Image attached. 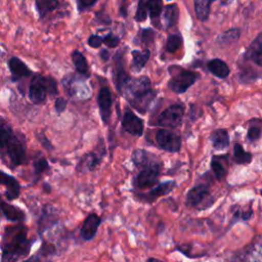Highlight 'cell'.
Wrapping results in <instances>:
<instances>
[{
	"label": "cell",
	"instance_id": "12",
	"mask_svg": "<svg viewBox=\"0 0 262 262\" xmlns=\"http://www.w3.org/2000/svg\"><path fill=\"white\" fill-rule=\"evenodd\" d=\"M123 129L131 135L141 136L143 133V122L133 112L127 110L122 119Z\"/></svg>",
	"mask_w": 262,
	"mask_h": 262
},
{
	"label": "cell",
	"instance_id": "19",
	"mask_svg": "<svg viewBox=\"0 0 262 262\" xmlns=\"http://www.w3.org/2000/svg\"><path fill=\"white\" fill-rule=\"evenodd\" d=\"M245 57L262 68V33L248 47Z\"/></svg>",
	"mask_w": 262,
	"mask_h": 262
},
{
	"label": "cell",
	"instance_id": "2",
	"mask_svg": "<svg viewBox=\"0 0 262 262\" xmlns=\"http://www.w3.org/2000/svg\"><path fill=\"white\" fill-rule=\"evenodd\" d=\"M150 86V80L145 76L130 79L125 86L126 98L138 112L145 113L156 97V93L151 90Z\"/></svg>",
	"mask_w": 262,
	"mask_h": 262
},
{
	"label": "cell",
	"instance_id": "6",
	"mask_svg": "<svg viewBox=\"0 0 262 262\" xmlns=\"http://www.w3.org/2000/svg\"><path fill=\"white\" fill-rule=\"evenodd\" d=\"M214 199L210 192L209 185L206 183H199L191 187L185 198L186 206L198 210H205L213 204Z\"/></svg>",
	"mask_w": 262,
	"mask_h": 262
},
{
	"label": "cell",
	"instance_id": "45",
	"mask_svg": "<svg viewBox=\"0 0 262 262\" xmlns=\"http://www.w3.org/2000/svg\"><path fill=\"white\" fill-rule=\"evenodd\" d=\"M23 262H41V261H40V258L38 255H33V256L29 257L28 259L24 260Z\"/></svg>",
	"mask_w": 262,
	"mask_h": 262
},
{
	"label": "cell",
	"instance_id": "17",
	"mask_svg": "<svg viewBox=\"0 0 262 262\" xmlns=\"http://www.w3.org/2000/svg\"><path fill=\"white\" fill-rule=\"evenodd\" d=\"M0 182L3 186L6 187V190L4 192V196L8 201H13L19 196L20 193V185L16 178L13 176L5 173L4 171H1L0 173Z\"/></svg>",
	"mask_w": 262,
	"mask_h": 262
},
{
	"label": "cell",
	"instance_id": "11",
	"mask_svg": "<svg viewBox=\"0 0 262 262\" xmlns=\"http://www.w3.org/2000/svg\"><path fill=\"white\" fill-rule=\"evenodd\" d=\"M114 61V83L118 91L121 92L122 89H124L127 83L130 81V77L124 68V58L121 51L117 52Z\"/></svg>",
	"mask_w": 262,
	"mask_h": 262
},
{
	"label": "cell",
	"instance_id": "41",
	"mask_svg": "<svg viewBox=\"0 0 262 262\" xmlns=\"http://www.w3.org/2000/svg\"><path fill=\"white\" fill-rule=\"evenodd\" d=\"M102 43H103V39L97 35H91L88 38V44L93 48H98Z\"/></svg>",
	"mask_w": 262,
	"mask_h": 262
},
{
	"label": "cell",
	"instance_id": "5",
	"mask_svg": "<svg viewBox=\"0 0 262 262\" xmlns=\"http://www.w3.org/2000/svg\"><path fill=\"white\" fill-rule=\"evenodd\" d=\"M161 163L152 160L142 168L133 178L132 184L135 189L152 188L158 184V178L161 172Z\"/></svg>",
	"mask_w": 262,
	"mask_h": 262
},
{
	"label": "cell",
	"instance_id": "18",
	"mask_svg": "<svg viewBox=\"0 0 262 262\" xmlns=\"http://www.w3.org/2000/svg\"><path fill=\"white\" fill-rule=\"evenodd\" d=\"M8 68L11 73L12 81L19 80L21 78H26L32 75L31 70L17 57H11L8 60Z\"/></svg>",
	"mask_w": 262,
	"mask_h": 262
},
{
	"label": "cell",
	"instance_id": "43",
	"mask_svg": "<svg viewBox=\"0 0 262 262\" xmlns=\"http://www.w3.org/2000/svg\"><path fill=\"white\" fill-rule=\"evenodd\" d=\"M37 137H38L39 141L42 143V145H43L45 148H47V149H52V145H51L50 142L45 138V136H44L43 134H39Z\"/></svg>",
	"mask_w": 262,
	"mask_h": 262
},
{
	"label": "cell",
	"instance_id": "37",
	"mask_svg": "<svg viewBox=\"0 0 262 262\" xmlns=\"http://www.w3.org/2000/svg\"><path fill=\"white\" fill-rule=\"evenodd\" d=\"M155 35H156V32L152 29H142L138 33V36H139L138 38L142 43L150 44L155 39Z\"/></svg>",
	"mask_w": 262,
	"mask_h": 262
},
{
	"label": "cell",
	"instance_id": "7",
	"mask_svg": "<svg viewBox=\"0 0 262 262\" xmlns=\"http://www.w3.org/2000/svg\"><path fill=\"white\" fill-rule=\"evenodd\" d=\"M198 73L177 67V71H173V77L170 79L168 86L172 91L180 94L185 92L198 80Z\"/></svg>",
	"mask_w": 262,
	"mask_h": 262
},
{
	"label": "cell",
	"instance_id": "27",
	"mask_svg": "<svg viewBox=\"0 0 262 262\" xmlns=\"http://www.w3.org/2000/svg\"><path fill=\"white\" fill-rule=\"evenodd\" d=\"M72 59H73V63L75 66V68L79 74L89 76V66L87 63L85 56L79 50L73 51Z\"/></svg>",
	"mask_w": 262,
	"mask_h": 262
},
{
	"label": "cell",
	"instance_id": "13",
	"mask_svg": "<svg viewBox=\"0 0 262 262\" xmlns=\"http://www.w3.org/2000/svg\"><path fill=\"white\" fill-rule=\"evenodd\" d=\"M58 213L57 210L52 205H45L42 209L41 216L38 221V231L39 233H43L45 230L51 228L53 225L57 223Z\"/></svg>",
	"mask_w": 262,
	"mask_h": 262
},
{
	"label": "cell",
	"instance_id": "32",
	"mask_svg": "<svg viewBox=\"0 0 262 262\" xmlns=\"http://www.w3.org/2000/svg\"><path fill=\"white\" fill-rule=\"evenodd\" d=\"M147 5L151 19L158 18L163 12V0H147Z\"/></svg>",
	"mask_w": 262,
	"mask_h": 262
},
{
	"label": "cell",
	"instance_id": "35",
	"mask_svg": "<svg viewBox=\"0 0 262 262\" xmlns=\"http://www.w3.org/2000/svg\"><path fill=\"white\" fill-rule=\"evenodd\" d=\"M33 168H34V174L36 176H39L49 169V164L44 157H40L34 161Z\"/></svg>",
	"mask_w": 262,
	"mask_h": 262
},
{
	"label": "cell",
	"instance_id": "40",
	"mask_svg": "<svg viewBox=\"0 0 262 262\" xmlns=\"http://www.w3.org/2000/svg\"><path fill=\"white\" fill-rule=\"evenodd\" d=\"M98 0H78V9L79 11H84L92 7Z\"/></svg>",
	"mask_w": 262,
	"mask_h": 262
},
{
	"label": "cell",
	"instance_id": "39",
	"mask_svg": "<svg viewBox=\"0 0 262 262\" xmlns=\"http://www.w3.org/2000/svg\"><path fill=\"white\" fill-rule=\"evenodd\" d=\"M40 252L43 256H48V255H53L56 252V249L54 245L49 244L47 242H43L40 248Z\"/></svg>",
	"mask_w": 262,
	"mask_h": 262
},
{
	"label": "cell",
	"instance_id": "38",
	"mask_svg": "<svg viewBox=\"0 0 262 262\" xmlns=\"http://www.w3.org/2000/svg\"><path fill=\"white\" fill-rule=\"evenodd\" d=\"M103 43H105L108 47L114 48V47H116V46L119 45L120 39H119V37H117V36L114 35L113 33H108L107 35L104 36V38H103Z\"/></svg>",
	"mask_w": 262,
	"mask_h": 262
},
{
	"label": "cell",
	"instance_id": "1",
	"mask_svg": "<svg viewBox=\"0 0 262 262\" xmlns=\"http://www.w3.org/2000/svg\"><path fill=\"white\" fill-rule=\"evenodd\" d=\"M32 241L28 237V227L24 224L6 226L2 236L1 262H17L31 251Z\"/></svg>",
	"mask_w": 262,
	"mask_h": 262
},
{
	"label": "cell",
	"instance_id": "4",
	"mask_svg": "<svg viewBox=\"0 0 262 262\" xmlns=\"http://www.w3.org/2000/svg\"><path fill=\"white\" fill-rule=\"evenodd\" d=\"M57 94L56 82L52 77H44L41 75H35L32 78L29 87V98L35 103L39 104L46 98V94Z\"/></svg>",
	"mask_w": 262,
	"mask_h": 262
},
{
	"label": "cell",
	"instance_id": "24",
	"mask_svg": "<svg viewBox=\"0 0 262 262\" xmlns=\"http://www.w3.org/2000/svg\"><path fill=\"white\" fill-rule=\"evenodd\" d=\"M149 55H150V52L147 49H144L142 51L133 50L132 51V64H131L132 71L135 73L140 72L144 68L146 61L148 60Z\"/></svg>",
	"mask_w": 262,
	"mask_h": 262
},
{
	"label": "cell",
	"instance_id": "47",
	"mask_svg": "<svg viewBox=\"0 0 262 262\" xmlns=\"http://www.w3.org/2000/svg\"><path fill=\"white\" fill-rule=\"evenodd\" d=\"M43 187H44L45 191H47V192H50V191H51V189H50V185H48L47 183H44V184H43Z\"/></svg>",
	"mask_w": 262,
	"mask_h": 262
},
{
	"label": "cell",
	"instance_id": "49",
	"mask_svg": "<svg viewBox=\"0 0 262 262\" xmlns=\"http://www.w3.org/2000/svg\"><path fill=\"white\" fill-rule=\"evenodd\" d=\"M123 1H124V2H125V1H127V0H123Z\"/></svg>",
	"mask_w": 262,
	"mask_h": 262
},
{
	"label": "cell",
	"instance_id": "3",
	"mask_svg": "<svg viewBox=\"0 0 262 262\" xmlns=\"http://www.w3.org/2000/svg\"><path fill=\"white\" fill-rule=\"evenodd\" d=\"M0 146L2 151L6 152L12 166H19L26 162L27 156L24 142L12 132L11 128L4 121L1 122L0 128Z\"/></svg>",
	"mask_w": 262,
	"mask_h": 262
},
{
	"label": "cell",
	"instance_id": "21",
	"mask_svg": "<svg viewBox=\"0 0 262 262\" xmlns=\"http://www.w3.org/2000/svg\"><path fill=\"white\" fill-rule=\"evenodd\" d=\"M210 140L215 149L222 150L229 144V135L225 129H216L211 133Z\"/></svg>",
	"mask_w": 262,
	"mask_h": 262
},
{
	"label": "cell",
	"instance_id": "23",
	"mask_svg": "<svg viewBox=\"0 0 262 262\" xmlns=\"http://www.w3.org/2000/svg\"><path fill=\"white\" fill-rule=\"evenodd\" d=\"M178 16H179V10H178V6L175 3L166 5L163 10L164 27L166 29L173 27L177 23Z\"/></svg>",
	"mask_w": 262,
	"mask_h": 262
},
{
	"label": "cell",
	"instance_id": "8",
	"mask_svg": "<svg viewBox=\"0 0 262 262\" xmlns=\"http://www.w3.org/2000/svg\"><path fill=\"white\" fill-rule=\"evenodd\" d=\"M183 116L184 106L179 103L172 104L160 114L158 118V125L167 128H176L181 124Z\"/></svg>",
	"mask_w": 262,
	"mask_h": 262
},
{
	"label": "cell",
	"instance_id": "22",
	"mask_svg": "<svg viewBox=\"0 0 262 262\" xmlns=\"http://www.w3.org/2000/svg\"><path fill=\"white\" fill-rule=\"evenodd\" d=\"M207 67H208V70L210 71V73H212L214 76H216L217 78H220V79L226 78L230 73V70H229L228 66L225 63V61H223L222 59H219V58L211 59L208 62Z\"/></svg>",
	"mask_w": 262,
	"mask_h": 262
},
{
	"label": "cell",
	"instance_id": "16",
	"mask_svg": "<svg viewBox=\"0 0 262 262\" xmlns=\"http://www.w3.org/2000/svg\"><path fill=\"white\" fill-rule=\"evenodd\" d=\"M104 155V149H97L91 152L86 154L81 158L77 165V170L80 172L93 171L101 162V159Z\"/></svg>",
	"mask_w": 262,
	"mask_h": 262
},
{
	"label": "cell",
	"instance_id": "36",
	"mask_svg": "<svg viewBox=\"0 0 262 262\" xmlns=\"http://www.w3.org/2000/svg\"><path fill=\"white\" fill-rule=\"evenodd\" d=\"M147 0H138V5H137V10L135 13V19L137 21H143L147 17Z\"/></svg>",
	"mask_w": 262,
	"mask_h": 262
},
{
	"label": "cell",
	"instance_id": "33",
	"mask_svg": "<svg viewBox=\"0 0 262 262\" xmlns=\"http://www.w3.org/2000/svg\"><path fill=\"white\" fill-rule=\"evenodd\" d=\"M256 124H254L252 122V125L249 127L248 132H247V137L251 142H255L258 139H260L261 135H262V127L260 125H258V121L257 120H253Z\"/></svg>",
	"mask_w": 262,
	"mask_h": 262
},
{
	"label": "cell",
	"instance_id": "44",
	"mask_svg": "<svg viewBox=\"0 0 262 262\" xmlns=\"http://www.w3.org/2000/svg\"><path fill=\"white\" fill-rule=\"evenodd\" d=\"M100 55V58L103 60V61H107L108 58H110V52L106 50V49H102L99 53Z\"/></svg>",
	"mask_w": 262,
	"mask_h": 262
},
{
	"label": "cell",
	"instance_id": "46",
	"mask_svg": "<svg viewBox=\"0 0 262 262\" xmlns=\"http://www.w3.org/2000/svg\"><path fill=\"white\" fill-rule=\"evenodd\" d=\"M146 262H165V261H163V260H160V259H158V258H154V257H150V258H148V259L146 260Z\"/></svg>",
	"mask_w": 262,
	"mask_h": 262
},
{
	"label": "cell",
	"instance_id": "42",
	"mask_svg": "<svg viewBox=\"0 0 262 262\" xmlns=\"http://www.w3.org/2000/svg\"><path fill=\"white\" fill-rule=\"evenodd\" d=\"M54 106H55L56 112H57L58 114H61V113L64 111L66 106H67V100H66L64 98H62V97H58V98H56V100H55Z\"/></svg>",
	"mask_w": 262,
	"mask_h": 262
},
{
	"label": "cell",
	"instance_id": "26",
	"mask_svg": "<svg viewBox=\"0 0 262 262\" xmlns=\"http://www.w3.org/2000/svg\"><path fill=\"white\" fill-rule=\"evenodd\" d=\"M214 1L215 0H194V11L196 17L200 20H207L210 14L211 3Z\"/></svg>",
	"mask_w": 262,
	"mask_h": 262
},
{
	"label": "cell",
	"instance_id": "15",
	"mask_svg": "<svg viewBox=\"0 0 262 262\" xmlns=\"http://www.w3.org/2000/svg\"><path fill=\"white\" fill-rule=\"evenodd\" d=\"M97 103L99 107V114L103 123H107L111 117L112 103H113L112 93L107 87L103 86L99 89L98 96H97Z\"/></svg>",
	"mask_w": 262,
	"mask_h": 262
},
{
	"label": "cell",
	"instance_id": "31",
	"mask_svg": "<svg viewBox=\"0 0 262 262\" xmlns=\"http://www.w3.org/2000/svg\"><path fill=\"white\" fill-rule=\"evenodd\" d=\"M131 160L133 162V164L138 167V168H142L143 166H145L146 164H148L150 161H152L150 159V156L148 152H146L143 149H136L131 157Z\"/></svg>",
	"mask_w": 262,
	"mask_h": 262
},
{
	"label": "cell",
	"instance_id": "9",
	"mask_svg": "<svg viewBox=\"0 0 262 262\" xmlns=\"http://www.w3.org/2000/svg\"><path fill=\"white\" fill-rule=\"evenodd\" d=\"M158 146L169 152H177L181 148V138L167 129H160L155 136Z\"/></svg>",
	"mask_w": 262,
	"mask_h": 262
},
{
	"label": "cell",
	"instance_id": "20",
	"mask_svg": "<svg viewBox=\"0 0 262 262\" xmlns=\"http://www.w3.org/2000/svg\"><path fill=\"white\" fill-rule=\"evenodd\" d=\"M1 210L3 216L11 222H21L26 219V213L18 207L6 203L4 200L1 201Z\"/></svg>",
	"mask_w": 262,
	"mask_h": 262
},
{
	"label": "cell",
	"instance_id": "10",
	"mask_svg": "<svg viewBox=\"0 0 262 262\" xmlns=\"http://www.w3.org/2000/svg\"><path fill=\"white\" fill-rule=\"evenodd\" d=\"M175 186H176V183L174 180H168L165 182L158 183L156 186L150 188L147 192L135 193V196L137 198L138 201H140L142 203L151 204L158 198L164 196V195H167L168 193H170L174 189Z\"/></svg>",
	"mask_w": 262,
	"mask_h": 262
},
{
	"label": "cell",
	"instance_id": "25",
	"mask_svg": "<svg viewBox=\"0 0 262 262\" xmlns=\"http://www.w3.org/2000/svg\"><path fill=\"white\" fill-rule=\"evenodd\" d=\"M226 157L224 156H214L211 160V169L218 180L223 179L227 174V168L224 165Z\"/></svg>",
	"mask_w": 262,
	"mask_h": 262
},
{
	"label": "cell",
	"instance_id": "48",
	"mask_svg": "<svg viewBox=\"0 0 262 262\" xmlns=\"http://www.w3.org/2000/svg\"><path fill=\"white\" fill-rule=\"evenodd\" d=\"M221 1H222V3H223V4H225V3H227V2H228V1H230V0H221Z\"/></svg>",
	"mask_w": 262,
	"mask_h": 262
},
{
	"label": "cell",
	"instance_id": "28",
	"mask_svg": "<svg viewBox=\"0 0 262 262\" xmlns=\"http://www.w3.org/2000/svg\"><path fill=\"white\" fill-rule=\"evenodd\" d=\"M239 35H241V31L238 29L231 28V29L223 32L221 35H219L217 37L216 42L219 45H229V44L234 43L239 38Z\"/></svg>",
	"mask_w": 262,
	"mask_h": 262
},
{
	"label": "cell",
	"instance_id": "34",
	"mask_svg": "<svg viewBox=\"0 0 262 262\" xmlns=\"http://www.w3.org/2000/svg\"><path fill=\"white\" fill-rule=\"evenodd\" d=\"M182 44V38L180 35H170L167 39V44H166V49L167 51L173 53L177 51Z\"/></svg>",
	"mask_w": 262,
	"mask_h": 262
},
{
	"label": "cell",
	"instance_id": "30",
	"mask_svg": "<svg viewBox=\"0 0 262 262\" xmlns=\"http://www.w3.org/2000/svg\"><path fill=\"white\" fill-rule=\"evenodd\" d=\"M35 3L40 17H44L48 12L58 7V0H35Z\"/></svg>",
	"mask_w": 262,
	"mask_h": 262
},
{
	"label": "cell",
	"instance_id": "29",
	"mask_svg": "<svg viewBox=\"0 0 262 262\" xmlns=\"http://www.w3.org/2000/svg\"><path fill=\"white\" fill-rule=\"evenodd\" d=\"M252 154L246 151L242 144L235 143L233 146V161L236 164H249L252 162Z\"/></svg>",
	"mask_w": 262,
	"mask_h": 262
},
{
	"label": "cell",
	"instance_id": "14",
	"mask_svg": "<svg viewBox=\"0 0 262 262\" xmlns=\"http://www.w3.org/2000/svg\"><path fill=\"white\" fill-rule=\"evenodd\" d=\"M100 223H101V218L97 214L95 213L88 214V216L83 221V224L80 229L81 238H83L84 241L92 239L96 235Z\"/></svg>",
	"mask_w": 262,
	"mask_h": 262
}]
</instances>
